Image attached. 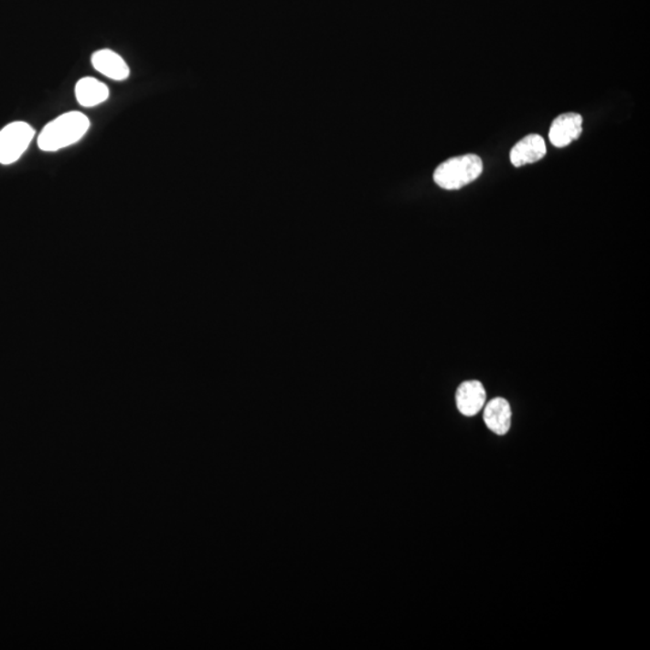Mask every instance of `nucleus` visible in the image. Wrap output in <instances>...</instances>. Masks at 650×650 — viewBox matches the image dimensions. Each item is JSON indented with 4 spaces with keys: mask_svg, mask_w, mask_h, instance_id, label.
<instances>
[{
    "mask_svg": "<svg viewBox=\"0 0 650 650\" xmlns=\"http://www.w3.org/2000/svg\"><path fill=\"white\" fill-rule=\"evenodd\" d=\"M90 125V120L81 112L64 113L45 125L37 139V144L40 150L47 152L62 150L80 142L89 132Z\"/></svg>",
    "mask_w": 650,
    "mask_h": 650,
    "instance_id": "1",
    "label": "nucleus"
},
{
    "mask_svg": "<svg viewBox=\"0 0 650 650\" xmlns=\"http://www.w3.org/2000/svg\"><path fill=\"white\" fill-rule=\"evenodd\" d=\"M483 173V162L476 155L448 159L433 173V181L441 188L454 191L473 184Z\"/></svg>",
    "mask_w": 650,
    "mask_h": 650,
    "instance_id": "2",
    "label": "nucleus"
},
{
    "mask_svg": "<svg viewBox=\"0 0 650 650\" xmlns=\"http://www.w3.org/2000/svg\"><path fill=\"white\" fill-rule=\"evenodd\" d=\"M36 135L26 122H14L0 131V163L13 165L21 158Z\"/></svg>",
    "mask_w": 650,
    "mask_h": 650,
    "instance_id": "3",
    "label": "nucleus"
},
{
    "mask_svg": "<svg viewBox=\"0 0 650 650\" xmlns=\"http://www.w3.org/2000/svg\"><path fill=\"white\" fill-rule=\"evenodd\" d=\"M583 119L580 113L569 112L557 117L549 129V140L555 147L562 148L575 142L581 134Z\"/></svg>",
    "mask_w": 650,
    "mask_h": 650,
    "instance_id": "4",
    "label": "nucleus"
},
{
    "mask_svg": "<svg viewBox=\"0 0 650 650\" xmlns=\"http://www.w3.org/2000/svg\"><path fill=\"white\" fill-rule=\"evenodd\" d=\"M546 154V143L542 136L530 134L515 144L509 154V158H511L512 165L519 168V166L541 161Z\"/></svg>",
    "mask_w": 650,
    "mask_h": 650,
    "instance_id": "5",
    "label": "nucleus"
},
{
    "mask_svg": "<svg viewBox=\"0 0 650 650\" xmlns=\"http://www.w3.org/2000/svg\"><path fill=\"white\" fill-rule=\"evenodd\" d=\"M457 406L460 413L466 417L476 416L485 405V389L481 382L462 383L457 390Z\"/></svg>",
    "mask_w": 650,
    "mask_h": 650,
    "instance_id": "6",
    "label": "nucleus"
},
{
    "mask_svg": "<svg viewBox=\"0 0 650 650\" xmlns=\"http://www.w3.org/2000/svg\"><path fill=\"white\" fill-rule=\"evenodd\" d=\"M485 406L483 418L486 427L496 435H506L512 423V410L508 401L504 398H495Z\"/></svg>",
    "mask_w": 650,
    "mask_h": 650,
    "instance_id": "7",
    "label": "nucleus"
},
{
    "mask_svg": "<svg viewBox=\"0 0 650 650\" xmlns=\"http://www.w3.org/2000/svg\"><path fill=\"white\" fill-rule=\"evenodd\" d=\"M92 64L94 69L101 72L106 78L115 80V81H123L131 74L124 59L112 49H101V51L94 52Z\"/></svg>",
    "mask_w": 650,
    "mask_h": 650,
    "instance_id": "8",
    "label": "nucleus"
},
{
    "mask_svg": "<svg viewBox=\"0 0 650 650\" xmlns=\"http://www.w3.org/2000/svg\"><path fill=\"white\" fill-rule=\"evenodd\" d=\"M76 99L85 108H93L109 98V89L104 83L93 78H83L76 83Z\"/></svg>",
    "mask_w": 650,
    "mask_h": 650,
    "instance_id": "9",
    "label": "nucleus"
}]
</instances>
